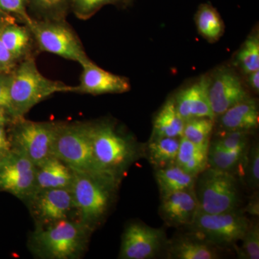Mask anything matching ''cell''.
Returning a JSON list of instances; mask_svg holds the SVG:
<instances>
[{"mask_svg":"<svg viewBox=\"0 0 259 259\" xmlns=\"http://www.w3.org/2000/svg\"><path fill=\"white\" fill-rule=\"evenodd\" d=\"M93 231L78 221L62 220L46 226H36L28 246L35 257L47 259L81 258L88 248Z\"/></svg>","mask_w":259,"mask_h":259,"instance_id":"cell-1","label":"cell"},{"mask_svg":"<svg viewBox=\"0 0 259 259\" xmlns=\"http://www.w3.org/2000/svg\"><path fill=\"white\" fill-rule=\"evenodd\" d=\"M94 157L107 177L120 182L125 172L143 156V147L132 138L120 134L110 122L90 123Z\"/></svg>","mask_w":259,"mask_h":259,"instance_id":"cell-2","label":"cell"},{"mask_svg":"<svg viewBox=\"0 0 259 259\" xmlns=\"http://www.w3.org/2000/svg\"><path fill=\"white\" fill-rule=\"evenodd\" d=\"M73 90L74 86L48 79L37 69L33 58H25L11 72L10 93L13 120L24 118L32 107L51 95L73 93Z\"/></svg>","mask_w":259,"mask_h":259,"instance_id":"cell-3","label":"cell"},{"mask_svg":"<svg viewBox=\"0 0 259 259\" xmlns=\"http://www.w3.org/2000/svg\"><path fill=\"white\" fill-rule=\"evenodd\" d=\"M73 173L71 190L77 221L94 231L107 217L120 183L105 177Z\"/></svg>","mask_w":259,"mask_h":259,"instance_id":"cell-4","label":"cell"},{"mask_svg":"<svg viewBox=\"0 0 259 259\" xmlns=\"http://www.w3.org/2000/svg\"><path fill=\"white\" fill-rule=\"evenodd\" d=\"M53 156L61 160L73 171L116 181L102 173L97 166L92 146L90 122L58 123Z\"/></svg>","mask_w":259,"mask_h":259,"instance_id":"cell-5","label":"cell"},{"mask_svg":"<svg viewBox=\"0 0 259 259\" xmlns=\"http://www.w3.org/2000/svg\"><path fill=\"white\" fill-rule=\"evenodd\" d=\"M194 192L200 212L218 214L239 207L238 182L231 172L208 167L197 177Z\"/></svg>","mask_w":259,"mask_h":259,"instance_id":"cell-6","label":"cell"},{"mask_svg":"<svg viewBox=\"0 0 259 259\" xmlns=\"http://www.w3.org/2000/svg\"><path fill=\"white\" fill-rule=\"evenodd\" d=\"M27 26L40 51L75 61L81 66L91 61L76 32L65 20L33 19Z\"/></svg>","mask_w":259,"mask_h":259,"instance_id":"cell-7","label":"cell"},{"mask_svg":"<svg viewBox=\"0 0 259 259\" xmlns=\"http://www.w3.org/2000/svg\"><path fill=\"white\" fill-rule=\"evenodd\" d=\"M250 221L239 209L207 214L198 210L193 222L187 228L191 235L217 246L236 245L241 241Z\"/></svg>","mask_w":259,"mask_h":259,"instance_id":"cell-8","label":"cell"},{"mask_svg":"<svg viewBox=\"0 0 259 259\" xmlns=\"http://www.w3.org/2000/svg\"><path fill=\"white\" fill-rule=\"evenodd\" d=\"M12 148L20 151L39 166L52 157L54 139L58 123L34 122L18 119L13 122Z\"/></svg>","mask_w":259,"mask_h":259,"instance_id":"cell-9","label":"cell"},{"mask_svg":"<svg viewBox=\"0 0 259 259\" xmlns=\"http://www.w3.org/2000/svg\"><path fill=\"white\" fill-rule=\"evenodd\" d=\"M207 95L215 118L250 97L241 76L228 66L218 68L207 75Z\"/></svg>","mask_w":259,"mask_h":259,"instance_id":"cell-10","label":"cell"},{"mask_svg":"<svg viewBox=\"0 0 259 259\" xmlns=\"http://www.w3.org/2000/svg\"><path fill=\"white\" fill-rule=\"evenodd\" d=\"M36 171L37 166L27 156L12 148L0 167V190L25 201L35 192Z\"/></svg>","mask_w":259,"mask_h":259,"instance_id":"cell-11","label":"cell"},{"mask_svg":"<svg viewBox=\"0 0 259 259\" xmlns=\"http://www.w3.org/2000/svg\"><path fill=\"white\" fill-rule=\"evenodd\" d=\"M166 243V235L163 230L141 222L131 223L122 233L118 258H153Z\"/></svg>","mask_w":259,"mask_h":259,"instance_id":"cell-12","label":"cell"},{"mask_svg":"<svg viewBox=\"0 0 259 259\" xmlns=\"http://www.w3.org/2000/svg\"><path fill=\"white\" fill-rule=\"evenodd\" d=\"M25 202L36 226H46L69 219L71 213L75 211L71 189L37 191Z\"/></svg>","mask_w":259,"mask_h":259,"instance_id":"cell-13","label":"cell"},{"mask_svg":"<svg viewBox=\"0 0 259 259\" xmlns=\"http://www.w3.org/2000/svg\"><path fill=\"white\" fill-rule=\"evenodd\" d=\"M81 67L79 83L74 86L73 93L100 95L125 93L131 90V83L127 78L109 72L93 61Z\"/></svg>","mask_w":259,"mask_h":259,"instance_id":"cell-14","label":"cell"},{"mask_svg":"<svg viewBox=\"0 0 259 259\" xmlns=\"http://www.w3.org/2000/svg\"><path fill=\"white\" fill-rule=\"evenodd\" d=\"M159 214L168 226L187 227L199 210L194 188L161 195Z\"/></svg>","mask_w":259,"mask_h":259,"instance_id":"cell-15","label":"cell"},{"mask_svg":"<svg viewBox=\"0 0 259 259\" xmlns=\"http://www.w3.org/2000/svg\"><path fill=\"white\" fill-rule=\"evenodd\" d=\"M174 100L177 112L185 122L199 117L215 120L207 95V75L182 89Z\"/></svg>","mask_w":259,"mask_h":259,"instance_id":"cell-16","label":"cell"},{"mask_svg":"<svg viewBox=\"0 0 259 259\" xmlns=\"http://www.w3.org/2000/svg\"><path fill=\"white\" fill-rule=\"evenodd\" d=\"M218 131H248L258 128V105L255 99L248 97L216 117Z\"/></svg>","mask_w":259,"mask_h":259,"instance_id":"cell-17","label":"cell"},{"mask_svg":"<svg viewBox=\"0 0 259 259\" xmlns=\"http://www.w3.org/2000/svg\"><path fill=\"white\" fill-rule=\"evenodd\" d=\"M167 258L171 259H216L220 258L217 245L190 234L167 242Z\"/></svg>","mask_w":259,"mask_h":259,"instance_id":"cell-18","label":"cell"},{"mask_svg":"<svg viewBox=\"0 0 259 259\" xmlns=\"http://www.w3.org/2000/svg\"><path fill=\"white\" fill-rule=\"evenodd\" d=\"M74 173L59 158L52 156L37 167L35 192L49 189H71Z\"/></svg>","mask_w":259,"mask_h":259,"instance_id":"cell-19","label":"cell"},{"mask_svg":"<svg viewBox=\"0 0 259 259\" xmlns=\"http://www.w3.org/2000/svg\"><path fill=\"white\" fill-rule=\"evenodd\" d=\"M209 146L194 144L185 138H181L176 164L190 175L198 176L209 167Z\"/></svg>","mask_w":259,"mask_h":259,"instance_id":"cell-20","label":"cell"},{"mask_svg":"<svg viewBox=\"0 0 259 259\" xmlns=\"http://www.w3.org/2000/svg\"><path fill=\"white\" fill-rule=\"evenodd\" d=\"M185 123V120L177 112L174 97H171L155 117L150 140L163 137L180 139L183 136Z\"/></svg>","mask_w":259,"mask_h":259,"instance_id":"cell-21","label":"cell"},{"mask_svg":"<svg viewBox=\"0 0 259 259\" xmlns=\"http://www.w3.org/2000/svg\"><path fill=\"white\" fill-rule=\"evenodd\" d=\"M180 139L163 137L149 139L146 146L143 147V156L147 158L155 170L175 164Z\"/></svg>","mask_w":259,"mask_h":259,"instance_id":"cell-22","label":"cell"},{"mask_svg":"<svg viewBox=\"0 0 259 259\" xmlns=\"http://www.w3.org/2000/svg\"><path fill=\"white\" fill-rule=\"evenodd\" d=\"M155 178L161 195L192 190L194 188L197 177L184 171L176 163L171 166L156 170Z\"/></svg>","mask_w":259,"mask_h":259,"instance_id":"cell-23","label":"cell"},{"mask_svg":"<svg viewBox=\"0 0 259 259\" xmlns=\"http://www.w3.org/2000/svg\"><path fill=\"white\" fill-rule=\"evenodd\" d=\"M194 22L199 35L209 42L218 41L224 33V22L210 3L199 5L194 15Z\"/></svg>","mask_w":259,"mask_h":259,"instance_id":"cell-24","label":"cell"},{"mask_svg":"<svg viewBox=\"0 0 259 259\" xmlns=\"http://www.w3.org/2000/svg\"><path fill=\"white\" fill-rule=\"evenodd\" d=\"M31 36V32L27 25L10 24L0 28V39L17 61L26 58Z\"/></svg>","mask_w":259,"mask_h":259,"instance_id":"cell-25","label":"cell"},{"mask_svg":"<svg viewBox=\"0 0 259 259\" xmlns=\"http://www.w3.org/2000/svg\"><path fill=\"white\" fill-rule=\"evenodd\" d=\"M248 148L243 150L223 149L209 144L208 165L211 168L221 171L231 172L238 171L239 173L244 163Z\"/></svg>","mask_w":259,"mask_h":259,"instance_id":"cell-26","label":"cell"},{"mask_svg":"<svg viewBox=\"0 0 259 259\" xmlns=\"http://www.w3.org/2000/svg\"><path fill=\"white\" fill-rule=\"evenodd\" d=\"M234 64L244 75L259 70V35L254 30L245 39L234 58Z\"/></svg>","mask_w":259,"mask_h":259,"instance_id":"cell-27","label":"cell"},{"mask_svg":"<svg viewBox=\"0 0 259 259\" xmlns=\"http://www.w3.org/2000/svg\"><path fill=\"white\" fill-rule=\"evenodd\" d=\"M28 8L40 20H64L70 0H27Z\"/></svg>","mask_w":259,"mask_h":259,"instance_id":"cell-28","label":"cell"},{"mask_svg":"<svg viewBox=\"0 0 259 259\" xmlns=\"http://www.w3.org/2000/svg\"><path fill=\"white\" fill-rule=\"evenodd\" d=\"M215 120L209 117H199L186 121L182 137L194 144L209 145Z\"/></svg>","mask_w":259,"mask_h":259,"instance_id":"cell-29","label":"cell"},{"mask_svg":"<svg viewBox=\"0 0 259 259\" xmlns=\"http://www.w3.org/2000/svg\"><path fill=\"white\" fill-rule=\"evenodd\" d=\"M125 8L126 0H70V8L80 20H88L106 5Z\"/></svg>","mask_w":259,"mask_h":259,"instance_id":"cell-30","label":"cell"},{"mask_svg":"<svg viewBox=\"0 0 259 259\" xmlns=\"http://www.w3.org/2000/svg\"><path fill=\"white\" fill-rule=\"evenodd\" d=\"M251 132L248 131H218L215 139L209 144L231 151L245 149Z\"/></svg>","mask_w":259,"mask_h":259,"instance_id":"cell-31","label":"cell"},{"mask_svg":"<svg viewBox=\"0 0 259 259\" xmlns=\"http://www.w3.org/2000/svg\"><path fill=\"white\" fill-rule=\"evenodd\" d=\"M241 247L235 246L238 258L243 259L259 258V226L256 221L250 222L248 230L241 239Z\"/></svg>","mask_w":259,"mask_h":259,"instance_id":"cell-32","label":"cell"},{"mask_svg":"<svg viewBox=\"0 0 259 259\" xmlns=\"http://www.w3.org/2000/svg\"><path fill=\"white\" fill-rule=\"evenodd\" d=\"M242 175L251 190H256L259 186V146L258 143L248 148L244 163L242 167Z\"/></svg>","mask_w":259,"mask_h":259,"instance_id":"cell-33","label":"cell"},{"mask_svg":"<svg viewBox=\"0 0 259 259\" xmlns=\"http://www.w3.org/2000/svg\"><path fill=\"white\" fill-rule=\"evenodd\" d=\"M27 0H0V11L5 14H13L28 25L33 18L28 14Z\"/></svg>","mask_w":259,"mask_h":259,"instance_id":"cell-34","label":"cell"},{"mask_svg":"<svg viewBox=\"0 0 259 259\" xmlns=\"http://www.w3.org/2000/svg\"><path fill=\"white\" fill-rule=\"evenodd\" d=\"M10 80L11 72H0V110H4L13 119L10 93Z\"/></svg>","mask_w":259,"mask_h":259,"instance_id":"cell-35","label":"cell"},{"mask_svg":"<svg viewBox=\"0 0 259 259\" xmlns=\"http://www.w3.org/2000/svg\"><path fill=\"white\" fill-rule=\"evenodd\" d=\"M17 61L0 39V72L10 73L16 66Z\"/></svg>","mask_w":259,"mask_h":259,"instance_id":"cell-36","label":"cell"},{"mask_svg":"<svg viewBox=\"0 0 259 259\" xmlns=\"http://www.w3.org/2000/svg\"><path fill=\"white\" fill-rule=\"evenodd\" d=\"M11 149V143L7 136L4 126L0 125V153H6Z\"/></svg>","mask_w":259,"mask_h":259,"instance_id":"cell-37","label":"cell"},{"mask_svg":"<svg viewBox=\"0 0 259 259\" xmlns=\"http://www.w3.org/2000/svg\"><path fill=\"white\" fill-rule=\"evenodd\" d=\"M247 83L252 91L258 94L259 92V71H255L246 75Z\"/></svg>","mask_w":259,"mask_h":259,"instance_id":"cell-38","label":"cell"},{"mask_svg":"<svg viewBox=\"0 0 259 259\" xmlns=\"http://www.w3.org/2000/svg\"><path fill=\"white\" fill-rule=\"evenodd\" d=\"M245 212L249 213L253 216H258L259 214V202L258 194H255L250 199L248 205L245 207Z\"/></svg>","mask_w":259,"mask_h":259,"instance_id":"cell-39","label":"cell"},{"mask_svg":"<svg viewBox=\"0 0 259 259\" xmlns=\"http://www.w3.org/2000/svg\"><path fill=\"white\" fill-rule=\"evenodd\" d=\"M10 122H13V119L4 110H0V125L4 126L5 124L8 123Z\"/></svg>","mask_w":259,"mask_h":259,"instance_id":"cell-40","label":"cell"},{"mask_svg":"<svg viewBox=\"0 0 259 259\" xmlns=\"http://www.w3.org/2000/svg\"><path fill=\"white\" fill-rule=\"evenodd\" d=\"M0 153V167H1L2 164H3V160H4L5 155H6L7 153Z\"/></svg>","mask_w":259,"mask_h":259,"instance_id":"cell-41","label":"cell"},{"mask_svg":"<svg viewBox=\"0 0 259 259\" xmlns=\"http://www.w3.org/2000/svg\"><path fill=\"white\" fill-rule=\"evenodd\" d=\"M134 0H126V6L128 7L134 3Z\"/></svg>","mask_w":259,"mask_h":259,"instance_id":"cell-42","label":"cell"},{"mask_svg":"<svg viewBox=\"0 0 259 259\" xmlns=\"http://www.w3.org/2000/svg\"><path fill=\"white\" fill-rule=\"evenodd\" d=\"M1 13H3V12L0 11V19H1Z\"/></svg>","mask_w":259,"mask_h":259,"instance_id":"cell-43","label":"cell"}]
</instances>
